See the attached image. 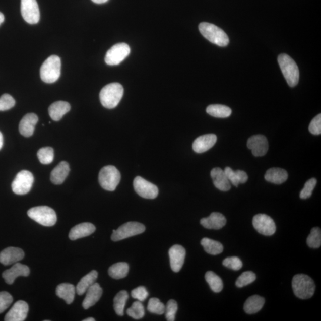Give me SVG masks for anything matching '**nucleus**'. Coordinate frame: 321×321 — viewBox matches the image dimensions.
I'll list each match as a JSON object with an SVG mask.
<instances>
[{"label": "nucleus", "mask_w": 321, "mask_h": 321, "mask_svg": "<svg viewBox=\"0 0 321 321\" xmlns=\"http://www.w3.org/2000/svg\"><path fill=\"white\" fill-rule=\"evenodd\" d=\"M98 274L97 271L93 270L82 278L76 286V291L78 295L82 296L87 292V291L95 283L98 278Z\"/></svg>", "instance_id": "obj_29"}, {"label": "nucleus", "mask_w": 321, "mask_h": 321, "mask_svg": "<svg viewBox=\"0 0 321 321\" xmlns=\"http://www.w3.org/2000/svg\"><path fill=\"white\" fill-rule=\"evenodd\" d=\"M129 267L126 263H118L112 265L108 270L110 276L114 279H121L126 277L129 273Z\"/></svg>", "instance_id": "obj_34"}, {"label": "nucleus", "mask_w": 321, "mask_h": 321, "mask_svg": "<svg viewBox=\"0 0 321 321\" xmlns=\"http://www.w3.org/2000/svg\"><path fill=\"white\" fill-rule=\"evenodd\" d=\"M228 180L234 186L238 187L240 183H245L248 180V175L245 171H234L230 167H226L224 170Z\"/></svg>", "instance_id": "obj_31"}, {"label": "nucleus", "mask_w": 321, "mask_h": 321, "mask_svg": "<svg viewBox=\"0 0 321 321\" xmlns=\"http://www.w3.org/2000/svg\"><path fill=\"white\" fill-rule=\"evenodd\" d=\"M256 279V274L253 273L252 271H245L238 278L236 285L239 288L243 287L254 282Z\"/></svg>", "instance_id": "obj_40"}, {"label": "nucleus", "mask_w": 321, "mask_h": 321, "mask_svg": "<svg viewBox=\"0 0 321 321\" xmlns=\"http://www.w3.org/2000/svg\"><path fill=\"white\" fill-rule=\"evenodd\" d=\"M207 112L211 116L216 118H227L231 114V108L220 104L210 105L207 108Z\"/></svg>", "instance_id": "obj_33"}, {"label": "nucleus", "mask_w": 321, "mask_h": 321, "mask_svg": "<svg viewBox=\"0 0 321 321\" xmlns=\"http://www.w3.org/2000/svg\"><path fill=\"white\" fill-rule=\"evenodd\" d=\"M21 14L28 24H37L40 19V12L36 0H21Z\"/></svg>", "instance_id": "obj_12"}, {"label": "nucleus", "mask_w": 321, "mask_h": 321, "mask_svg": "<svg viewBox=\"0 0 321 321\" xmlns=\"http://www.w3.org/2000/svg\"><path fill=\"white\" fill-rule=\"evenodd\" d=\"M227 220L222 214L213 213L201 220V224L208 229L219 230L226 226Z\"/></svg>", "instance_id": "obj_22"}, {"label": "nucleus", "mask_w": 321, "mask_h": 321, "mask_svg": "<svg viewBox=\"0 0 321 321\" xmlns=\"http://www.w3.org/2000/svg\"><path fill=\"white\" fill-rule=\"evenodd\" d=\"M201 34L214 44L220 47H226L229 44V38L223 30L210 23L203 22L199 25Z\"/></svg>", "instance_id": "obj_3"}, {"label": "nucleus", "mask_w": 321, "mask_h": 321, "mask_svg": "<svg viewBox=\"0 0 321 321\" xmlns=\"http://www.w3.org/2000/svg\"><path fill=\"white\" fill-rule=\"evenodd\" d=\"M217 137L214 134H207L199 137L193 143V150L197 153L201 154L210 150L216 144Z\"/></svg>", "instance_id": "obj_19"}, {"label": "nucleus", "mask_w": 321, "mask_h": 321, "mask_svg": "<svg viewBox=\"0 0 321 321\" xmlns=\"http://www.w3.org/2000/svg\"><path fill=\"white\" fill-rule=\"evenodd\" d=\"M86 293L87 295L82 303V306L85 309H88L95 305L100 299L103 290L98 283H95L93 285L89 288Z\"/></svg>", "instance_id": "obj_23"}, {"label": "nucleus", "mask_w": 321, "mask_h": 321, "mask_svg": "<svg viewBox=\"0 0 321 321\" xmlns=\"http://www.w3.org/2000/svg\"><path fill=\"white\" fill-rule=\"evenodd\" d=\"M71 105L66 101H57L52 104L48 108L49 116L52 120H61L66 114L71 110Z\"/></svg>", "instance_id": "obj_25"}, {"label": "nucleus", "mask_w": 321, "mask_h": 321, "mask_svg": "<svg viewBox=\"0 0 321 321\" xmlns=\"http://www.w3.org/2000/svg\"><path fill=\"white\" fill-rule=\"evenodd\" d=\"M149 295L146 288L143 286L138 287L132 291L131 296L134 299H137L140 302H143L147 299Z\"/></svg>", "instance_id": "obj_47"}, {"label": "nucleus", "mask_w": 321, "mask_h": 321, "mask_svg": "<svg viewBox=\"0 0 321 321\" xmlns=\"http://www.w3.org/2000/svg\"><path fill=\"white\" fill-rule=\"evenodd\" d=\"M124 88L119 83H111L101 89L99 94L101 103L106 108L117 107L123 98Z\"/></svg>", "instance_id": "obj_1"}, {"label": "nucleus", "mask_w": 321, "mask_h": 321, "mask_svg": "<svg viewBox=\"0 0 321 321\" xmlns=\"http://www.w3.org/2000/svg\"><path fill=\"white\" fill-rule=\"evenodd\" d=\"M309 131L310 133L319 135L321 134V114L317 115L313 119L309 126Z\"/></svg>", "instance_id": "obj_48"}, {"label": "nucleus", "mask_w": 321, "mask_h": 321, "mask_svg": "<svg viewBox=\"0 0 321 321\" xmlns=\"http://www.w3.org/2000/svg\"><path fill=\"white\" fill-rule=\"evenodd\" d=\"M130 53L131 48L127 44L119 43L109 49L106 54L105 61L108 65H118L128 57Z\"/></svg>", "instance_id": "obj_10"}, {"label": "nucleus", "mask_w": 321, "mask_h": 321, "mask_svg": "<svg viewBox=\"0 0 321 321\" xmlns=\"http://www.w3.org/2000/svg\"><path fill=\"white\" fill-rule=\"evenodd\" d=\"M13 302V297L8 292H0V313L5 311L11 306Z\"/></svg>", "instance_id": "obj_46"}, {"label": "nucleus", "mask_w": 321, "mask_h": 321, "mask_svg": "<svg viewBox=\"0 0 321 321\" xmlns=\"http://www.w3.org/2000/svg\"><path fill=\"white\" fill-rule=\"evenodd\" d=\"M30 270L28 266L21 263H16L11 269L7 270L3 273L2 276L6 283L11 285L14 283L16 278L20 276L28 277Z\"/></svg>", "instance_id": "obj_18"}, {"label": "nucleus", "mask_w": 321, "mask_h": 321, "mask_svg": "<svg viewBox=\"0 0 321 321\" xmlns=\"http://www.w3.org/2000/svg\"><path fill=\"white\" fill-rule=\"evenodd\" d=\"M168 253L172 270L175 273L179 272L184 263L186 250L183 246L175 244L170 248Z\"/></svg>", "instance_id": "obj_15"}, {"label": "nucleus", "mask_w": 321, "mask_h": 321, "mask_svg": "<svg viewBox=\"0 0 321 321\" xmlns=\"http://www.w3.org/2000/svg\"><path fill=\"white\" fill-rule=\"evenodd\" d=\"M29 306L25 301L19 300L6 314L5 321H24L27 317Z\"/></svg>", "instance_id": "obj_16"}, {"label": "nucleus", "mask_w": 321, "mask_h": 321, "mask_svg": "<svg viewBox=\"0 0 321 321\" xmlns=\"http://www.w3.org/2000/svg\"><path fill=\"white\" fill-rule=\"evenodd\" d=\"M134 187L136 192L145 199L153 200L157 197L159 192L157 186L140 176L135 178Z\"/></svg>", "instance_id": "obj_13"}, {"label": "nucleus", "mask_w": 321, "mask_h": 321, "mask_svg": "<svg viewBox=\"0 0 321 321\" xmlns=\"http://www.w3.org/2000/svg\"><path fill=\"white\" fill-rule=\"evenodd\" d=\"M99 183L104 189L114 191L121 180V174L113 165H107L102 168L99 173Z\"/></svg>", "instance_id": "obj_7"}, {"label": "nucleus", "mask_w": 321, "mask_h": 321, "mask_svg": "<svg viewBox=\"0 0 321 321\" xmlns=\"http://www.w3.org/2000/svg\"><path fill=\"white\" fill-rule=\"evenodd\" d=\"M211 176L214 186L221 191L230 190L231 183L224 170L220 168H215L211 171Z\"/></svg>", "instance_id": "obj_21"}, {"label": "nucleus", "mask_w": 321, "mask_h": 321, "mask_svg": "<svg viewBox=\"0 0 321 321\" xmlns=\"http://www.w3.org/2000/svg\"><path fill=\"white\" fill-rule=\"evenodd\" d=\"M247 146L251 150L254 156L263 157L269 150V142L265 136L254 135L247 141Z\"/></svg>", "instance_id": "obj_14"}, {"label": "nucleus", "mask_w": 321, "mask_h": 321, "mask_svg": "<svg viewBox=\"0 0 321 321\" xmlns=\"http://www.w3.org/2000/svg\"><path fill=\"white\" fill-rule=\"evenodd\" d=\"M28 215L31 219L44 226L51 227L57 222L55 211L47 206L32 208L28 211Z\"/></svg>", "instance_id": "obj_6"}, {"label": "nucleus", "mask_w": 321, "mask_h": 321, "mask_svg": "<svg viewBox=\"0 0 321 321\" xmlns=\"http://www.w3.org/2000/svg\"><path fill=\"white\" fill-rule=\"evenodd\" d=\"M95 230L94 225L90 223L79 224L72 228L69 234V239L76 240L90 236L95 232Z\"/></svg>", "instance_id": "obj_24"}, {"label": "nucleus", "mask_w": 321, "mask_h": 321, "mask_svg": "<svg viewBox=\"0 0 321 321\" xmlns=\"http://www.w3.org/2000/svg\"><path fill=\"white\" fill-rule=\"evenodd\" d=\"M317 183V180L316 178H311L306 182L304 186L301 191L300 194V198L302 200H306V199L309 198L312 195L314 188H315Z\"/></svg>", "instance_id": "obj_42"}, {"label": "nucleus", "mask_w": 321, "mask_h": 321, "mask_svg": "<svg viewBox=\"0 0 321 321\" xmlns=\"http://www.w3.org/2000/svg\"><path fill=\"white\" fill-rule=\"evenodd\" d=\"M145 231L144 225L138 222H128L122 225L117 230H113L111 240L120 241L143 233Z\"/></svg>", "instance_id": "obj_9"}, {"label": "nucleus", "mask_w": 321, "mask_h": 321, "mask_svg": "<svg viewBox=\"0 0 321 321\" xmlns=\"http://www.w3.org/2000/svg\"><path fill=\"white\" fill-rule=\"evenodd\" d=\"M16 101L11 95L8 94H3L0 97V111L10 110L15 105Z\"/></svg>", "instance_id": "obj_45"}, {"label": "nucleus", "mask_w": 321, "mask_h": 321, "mask_svg": "<svg viewBox=\"0 0 321 321\" xmlns=\"http://www.w3.org/2000/svg\"><path fill=\"white\" fill-rule=\"evenodd\" d=\"M177 309L178 305L176 301L173 299L168 301L165 311V317L168 321L175 320V314L177 312Z\"/></svg>", "instance_id": "obj_44"}, {"label": "nucleus", "mask_w": 321, "mask_h": 321, "mask_svg": "<svg viewBox=\"0 0 321 321\" xmlns=\"http://www.w3.org/2000/svg\"><path fill=\"white\" fill-rule=\"evenodd\" d=\"M205 280L215 293H220L223 289V283L221 278L213 271H208L205 274Z\"/></svg>", "instance_id": "obj_35"}, {"label": "nucleus", "mask_w": 321, "mask_h": 321, "mask_svg": "<svg viewBox=\"0 0 321 321\" xmlns=\"http://www.w3.org/2000/svg\"><path fill=\"white\" fill-rule=\"evenodd\" d=\"M5 21V16L2 13L0 12V25H1Z\"/></svg>", "instance_id": "obj_51"}, {"label": "nucleus", "mask_w": 321, "mask_h": 321, "mask_svg": "<svg viewBox=\"0 0 321 321\" xmlns=\"http://www.w3.org/2000/svg\"><path fill=\"white\" fill-rule=\"evenodd\" d=\"M253 226L258 233L264 236H272L276 231L274 220L266 214L256 215L253 218Z\"/></svg>", "instance_id": "obj_11"}, {"label": "nucleus", "mask_w": 321, "mask_h": 321, "mask_svg": "<svg viewBox=\"0 0 321 321\" xmlns=\"http://www.w3.org/2000/svg\"><path fill=\"white\" fill-rule=\"evenodd\" d=\"M95 319L93 317H88V318L85 319L84 321H95Z\"/></svg>", "instance_id": "obj_52"}, {"label": "nucleus", "mask_w": 321, "mask_h": 321, "mask_svg": "<svg viewBox=\"0 0 321 321\" xmlns=\"http://www.w3.org/2000/svg\"><path fill=\"white\" fill-rule=\"evenodd\" d=\"M34 182V177L31 172L22 170L16 175L13 180L12 184V190L16 195L27 194L31 190Z\"/></svg>", "instance_id": "obj_8"}, {"label": "nucleus", "mask_w": 321, "mask_h": 321, "mask_svg": "<svg viewBox=\"0 0 321 321\" xmlns=\"http://www.w3.org/2000/svg\"><path fill=\"white\" fill-rule=\"evenodd\" d=\"M265 303L263 297L254 295L248 298L244 305V310L247 314L256 313L262 309Z\"/></svg>", "instance_id": "obj_30"}, {"label": "nucleus", "mask_w": 321, "mask_h": 321, "mask_svg": "<svg viewBox=\"0 0 321 321\" xmlns=\"http://www.w3.org/2000/svg\"><path fill=\"white\" fill-rule=\"evenodd\" d=\"M38 121V117L34 113L25 115L19 124L20 134L25 137H30L34 133L35 125Z\"/></svg>", "instance_id": "obj_20"}, {"label": "nucleus", "mask_w": 321, "mask_h": 321, "mask_svg": "<svg viewBox=\"0 0 321 321\" xmlns=\"http://www.w3.org/2000/svg\"><path fill=\"white\" fill-rule=\"evenodd\" d=\"M129 298L126 291L121 290L117 294L114 299V308L115 313L119 316L124 315V310Z\"/></svg>", "instance_id": "obj_36"}, {"label": "nucleus", "mask_w": 321, "mask_h": 321, "mask_svg": "<svg viewBox=\"0 0 321 321\" xmlns=\"http://www.w3.org/2000/svg\"><path fill=\"white\" fill-rule=\"evenodd\" d=\"M148 310L152 313L163 315L165 313V306L157 298L154 297L149 301Z\"/></svg>", "instance_id": "obj_41"}, {"label": "nucleus", "mask_w": 321, "mask_h": 321, "mask_svg": "<svg viewBox=\"0 0 321 321\" xmlns=\"http://www.w3.org/2000/svg\"><path fill=\"white\" fill-rule=\"evenodd\" d=\"M3 146V136L2 134V132H0V150H1Z\"/></svg>", "instance_id": "obj_50"}, {"label": "nucleus", "mask_w": 321, "mask_h": 321, "mask_svg": "<svg viewBox=\"0 0 321 321\" xmlns=\"http://www.w3.org/2000/svg\"><path fill=\"white\" fill-rule=\"evenodd\" d=\"M61 75V59L57 55H52L42 64L40 76L43 82L52 84L58 80Z\"/></svg>", "instance_id": "obj_5"}, {"label": "nucleus", "mask_w": 321, "mask_h": 321, "mask_svg": "<svg viewBox=\"0 0 321 321\" xmlns=\"http://www.w3.org/2000/svg\"><path fill=\"white\" fill-rule=\"evenodd\" d=\"M37 156L42 164H49L54 160V151L51 147L42 148L38 151Z\"/></svg>", "instance_id": "obj_37"}, {"label": "nucleus", "mask_w": 321, "mask_h": 321, "mask_svg": "<svg viewBox=\"0 0 321 321\" xmlns=\"http://www.w3.org/2000/svg\"><path fill=\"white\" fill-rule=\"evenodd\" d=\"M278 62L288 85L296 87L299 80V71L295 61L289 55L282 54L278 57Z\"/></svg>", "instance_id": "obj_4"}, {"label": "nucleus", "mask_w": 321, "mask_h": 321, "mask_svg": "<svg viewBox=\"0 0 321 321\" xmlns=\"http://www.w3.org/2000/svg\"><path fill=\"white\" fill-rule=\"evenodd\" d=\"M127 313L135 319H142L145 315L144 306L140 301H137L127 310Z\"/></svg>", "instance_id": "obj_39"}, {"label": "nucleus", "mask_w": 321, "mask_h": 321, "mask_svg": "<svg viewBox=\"0 0 321 321\" xmlns=\"http://www.w3.org/2000/svg\"><path fill=\"white\" fill-rule=\"evenodd\" d=\"M201 245L203 246L204 250L208 254L212 255H217L223 252L224 247L223 244L218 241L204 238L201 241Z\"/></svg>", "instance_id": "obj_32"}, {"label": "nucleus", "mask_w": 321, "mask_h": 321, "mask_svg": "<svg viewBox=\"0 0 321 321\" xmlns=\"http://www.w3.org/2000/svg\"><path fill=\"white\" fill-rule=\"evenodd\" d=\"M288 178L287 172L282 168H272L266 172L265 179L267 181L276 184H281Z\"/></svg>", "instance_id": "obj_27"}, {"label": "nucleus", "mask_w": 321, "mask_h": 321, "mask_svg": "<svg viewBox=\"0 0 321 321\" xmlns=\"http://www.w3.org/2000/svg\"><path fill=\"white\" fill-rule=\"evenodd\" d=\"M92 2L96 3V4H103L108 1V0H92Z\"/></svg>", "instance_id": "obj_49"}, {"label": "nucleus", "mask_w": 321, "mask_h": 321, "mask_svg": "<svg viewBox=\"0 0 321 321\" xmlns=\"http://www.w3.org/2000/svg\"><path fill=\"white\" fill-rule=\"evenodd\" d=\"M307 244L309 247L317 249L321 245V231L320 228L315 227L311 230L310 234L307 237Z\"/></svg>", "instance_id": "obj_38"}, {"label": "nucleus", "mask_w": 321, "mask_h": 321, "mask_svg": "<svg viewBox=\"0 0 321 321\" xmlns=\"http://www.w3.org/2000/svg\"><path fill=\"white\" fill-rule=\"evenodd\" d=\"M223 266L234 271L240 270L243 267L242 261L236 256L228 257L223 261Z\"/></svg>", "instance_id": "obj_43"}, {"label": "nucleus", "mask_w": 321, "mask_h": 321, "mask_svg": "<svg viewBox=\"0 0 321 321\" xmlns=\"http://www.w3.org/2000/svg\"><path fill=\"white\" fill-rule=\"evenodd\" d=\"M24 250L19 247H9L0 253V263L4 266L14 264L24 259Z\"/></svg>", "instance_id": "obj_17"}, {"label": "nucleus", "mask_w": 321, "mask_h": 321, "mask_svg": "<svg viewBox=\"0 0 321 321\" xmlns=\"http://www.w3.org/2000/svg\"><path fill=\"white\" fill-rule=\"evenodd\" d=\"M70 172L69 165L66 161H62L58 164L51 173V181L55 184H61L66 180Z\"/></svg>", "instance_id": "obj_26"}, {"label": "nucleus", "mask_w": 321, "mask_h": 321, "mask_svg": "<svg viewBox=\"0 0 321 321\" xmlns=\"http://www.w3.org/2000/svg\"><path fill=\"white\" fill-rule=\"evenodd\" d=\"M76 289L73 284L62 283L59 284L56 289V294L61 299L65 300L66 303L71 304L75 299Z\"/></svg>", "instance_id": "obj_28"}, {"label": "nucleus", "mask_w": 321, "mask_h": 321, "mask_svg": "<svg viewBox=\"0 0 321 321\" xmlns=\"http://www.w3.org/2000/svg\"><path fill=\"white\" fill-rule=\"evenodd\" d=\"M292 287L295 296L301 299H310L315 290L314 281L305 274L294 276L292 280Z\"/></svg>", "instance_id": "obj_2"}]
</instances>
